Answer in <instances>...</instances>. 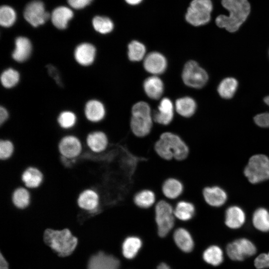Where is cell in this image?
<instances>
[{"label": "cell", "mask_w": 269, "mask_h": 269, "mask_svg": "<svg viewBox=\"0 0 269 269\" xmlns=\"http://www.w3.org/2000/svg\"><path fill=\"white\" fill-rule=\"evenodd\" d=\"M222 6L229 11V15L221 14L216 19V23L230 32L238 30L250 14L251 6L248 0H222Z\"/></svg>", "instance_id": "6da1fadb"}, {"label": "cell", "mask_w": 269, "mask_h": 269, "mask_svg": "<svg viewBox=\"0 0 269 269\" xmlns=\"http://www.w3.org/2000/svg\"><path fill=\"white\" fill-rule=\"evenodd\" d=\"M156 153L161 158L169 160H183L187 157L189 148L178 135L171 132L162 133L154 145Z\"/></svg>", "instance_id": "7a4b0ae2"}, {"label": "cell", "mask_w": 269, "mask_h": 269, "mask_svg": "<svg viewBox=\"0 0 269 269\" xmlns=\"http://www.w3.org/2000/svg\"><path fill=\"white\" fill-rule=\"evenodd\" d=\"M44 240L61 257H66L71 254L78 243L77 239L68 229L62 230L47 229L44 233Z\"/></svg>", "instance_id": "3957f363"}, {"label": "cell", "mask_w": 269, "mask_h": 269, "mask_svg": "<svg viewBox=\"0 0 269 269\" xmlns=\"http://www.w3.org/2000/svg\"><path fill=\"white\" fill-rule=\"evenodd\" d=\"M130 126L133 134L138 137L148 135L152 129V118L149 105L143 101L135 103L132 109Z\"/></svg>", "instance_id": "277c9868"}, {"label": "cell", "mask_w": 269, "mask_h": 269, "mask_svg": "<svg viewBox=\"0 0 269 269\" xmlns=\"http://www.w3.org/2000/svg\"><path fill=\"white\" fill-rule=\"evenodd\" d=\"M248 180L256 184L269 179V158L262 154H256L249 160L244 169Z\"/></svg>", "instance_id": "5b68a950"}, {"label": "cell", "mask_w": 269, "mask_h": 269, "mask_svg": "<svg viewBox=\"0 0 269 269\" xmlns=\"http://www.w3.org/2000/svg\"><path fill=\"white\" fill-rule=\"evenodd\" d=\"M213 5L211 0H193L187 8L185 19L193 26H201L210 20Z\"/></svg>", "instance_id": "8992f818"}, {"label": "cell", "mask_w": 269, "mask_h": 269, "mask_svg": "<svg viewBox=\"0 0 269 269\" xmlns=\"http://www.w3.org/2000/svg\"><path fill=\"white\" fill-rule=\"evenodd\" d=\"M155 215L158 234L161 237H164L174 226V209L166 201L160 200L155 205Z\"/></svg>", "instance_id": "52a82bcc"}, {"label": "cell", "mask_w": 269, "mask_h": 269, "mask_svg": "<svg viewBox=\"0 0 269 269\" xmlns=\"http://www.w3.org/2000/svg\"><path fill=\"white\" fill-rule=\"evenodd\" d=\"M182 78L187 86L194 88H201L207 83L208 79L206 71L195 61H188L184 65Z\"/></svg>", "instance_id": "ba28073f"}, {"label": "cell", "mask_w": 269, "mask_h": 269, "mask_svg": "<svg viewBox=\"0 0 269 269\" xmlns=\"http://www.w3.org/2000/svg\"><path fill=\"white\" fill-rule=\"evenodd\" d=\"M83 143L81 139L73 134H67L62 137L57 143V150L61 158L75 161L82 154Z\"/></svg>", "instance_id": "9c48e42d"}, {"label": "cell", "mask_w": 269, "mask_h": 269, "mask_svg": "<svg viewBox=\"0 0 269 269\" xmlns=\"http://www.w3.org/2000/svg\"><path fill=\"white\" fill-rule=\"evenodd\" d=\"M256 252L255 245L246 238L238 239L226 247L227 254L233 261H243L247 257L254 255Z\"/></svg>", "instance_id": "30bf717a"}, {"label": "cell", "mask_w": 269, "mask_h": 269, "mask_svg": "<svg viewBox=\"0 0 269 269\" xmlns=\"http://www.w3.org/2000/svg\"><path fill=\"white\" fill-rule=\"evenodd\" d=\"M26 20L34 27L44 24L50 15L45 9L43 3L40 0H33L26 6L24 11Z\"/></svg>", "instance_id": "8fae6325"}, {"label": "cell", "mask_w": 269, "mask_h": 269, "mask_svg": "<svg viewBox=\"0 0 269 269\" xmlns=\"http://www.w3.org/2000/svg\"><path fill=\"white\" fill-rule=\"evenodd\" d=\"M76 204L80 209L90 213H95L99 209L100 195L95 189L91 188L84 189L78 194Z\"/></svg>", "instance_id": "7c38bea8"}, {"label": "cell", "mask_w": 269, "mask_h": 269, "mask_svg": "<svg viewBox=\"0 0 269 269\" xmlns=\"http://www.w3.org/2000/svg\"><path fill=\"white\" fill-rule=\"evenodd\" d=\"M44 178V174L41 170L34 165L24 168L20 175L23 186L29 190L38 189L42 185Z\"/></svg>", "instance_id": "4fadbf2b"}, {"label": "cell", "mask_w": 269, "mask_h": 269, "mask_svg": "<svg viewBox=\"0 0 269 269\" xmlns=\"http://www.w3.org/2000/svg\"><path fill=\"white\" fill-rule=\"evenodd\" d=\"M167 62L166 58L158 52L148 53L144 58L145 70L154 75L163 73L166 69Z\"/></svg>", "instance_id": "5bb4252c"}, {"label": "cell", "mask_w": 269, "mask_h": 269, "mask_svg": "<svg viewBox=\"0 0 269 269\" xmlns=\"http://www.w3.org/2000/svg\"><path fill=\"white\" fill-rule=\"evenodd\" d=\"M85 143L91 152L94 153H100L107 149L109 145V140L105 133L96 131L87 134L85 138Z\"/></svg>", "instance_id": "9a60e30c"}, {"label": "cell", "mask_w": 269, "mask_h": 269, "mask_svg": "<svg viewBox=\"0 0 269 269\" xmlns=\"http://www.w3.org/2000/svg\"><path fill=\"white\" fill-rule=\"evenodd\" d=\"M119 261L114 257L100 252L89 260L88 269H119Z\"/></svg>", "instance_id": "2e32d148"}, {"label": "cell", "mask_w": 269, "mask_h": 269, "mask_svg": "<svg viewBox=\"0 0 269 269\" xmlns=\"http://www.w3.org/2000/svg\"><path fill=\"white\" fill-rule=\"evenodd\" d=\"M174 116L173 105L168 98H163L158 106V110L153 116V120L157 123L167 125L172 121Z\"/></svg>", "instance_id": "e0dca14e"}, {"label": "cell", "mask_w": 269, "mask_h": 269, "mask_svg": "<svg viewBox=\"0 0 269 269\" xmlns=\"http://www.w3.org/2000/svg\"><path fill=\"white\" fill-rule=\"evenodd\" d=\"M10 200L12 205L17 209L24 210L27 208L32 201L30 190L23 185L16 187L12 191Z\"/></svg>", "instance_id": "ac0fdd59"}, {"label": "cell", "mask_w": 269, "mask_h": 269, "mask_svg": "<svg viewBox=\"0 0 269 269\" xmlns=\"http://www.w3.org/2000/svg\"><path fill=\"white\" fill-rule=\"evenodd\" d=\"M206 202L213 207L223 205L227 199V195L224 189L218 186L206 187L203 190Z\"/></svg>", "instance_id": "d6986e66"}, {"label": "cell", "mask_w": 269, "mask_h": 269, "mask_svg": "<svg viewBox=\"0 0 269 269\" xmlns=\"http://www.w3.org/2000/svg\"><path fill=\"white\" fill-rule=\"evenodd\" d=\"M96 51L95 47L92 44L88 43H81L75 48L74 51L75 60L81 65H90L94 61Z\"/></svg>", "instance_id": "ffe728a7"}, {"label": "cell", "mask_w": 269, "mask_h": 269, "mask_svg": "<svg viewBox=\"0 0 269 269\" xmlns=\"http://www.w3.org/2000/svg\"><path fill=\"white\" fill-rule=\"evenodd\" d=\"M246 221V215L242 208L232 206L227 209L225 223L230 229H236L242 227Z\"/></svg>", "instance_id": "44dd1931"}, {"label": "cell", "mask_w": 269, "mask_h": 269, "mask_svg": "<svg viewBox=\"0 0 269 269\" xmlns=\"http://www.w3.org/2000/svg\"><path fill=\"white\" fill-rule=\"evenodd\" d=\"M31 50L32 45L30 40L25 37H18L15 41V48L12 53V58L17 62H24L29 58Z\"/></svg>", "instance_id": "7402d4cb"}, {"label": "cell", "mask_w": 269, "mask_h": 269, "mask_svg": "<svg viewBox=\"0 0 269 269\" xmlns=\"http://www.w3.org/2000/svg\"><path fill=\"white\" fill-rule=\"evenodd\" d=\"M143 87L146 95L154 100L159 99L164 90L163 82L155 75L147 78L143 82Z\"/></svg>", "instance_id": "603a6c76"}, {"label": "cell", "mask_w": 269, "mask_h": 269, "mask_svg": "<svg viewBox=\"0 0 269 269\" xmlns=\"http://www.w3.org/2000/svg\"><path fill=\"white\" fill-rule=\"evenodd\" d=\"M105 114L104 106L98 100H90L85 106V115L90 122L97 123L101 121L104 118Z\"/></svg>", "instance_id": "cb8c5ba5"}, {"label": "cell", "mask_w": 269, "mask_h": 269, "mask_svg": "<svg viewBox=\"0 0 269 269\" xmlns=\"http://www.w3.org/2000/svg\"><path fill=\"white\" fill-rule=\"evenodd\" d=\"M73 16V12L71 9L66 6H59L52 11L51 20L56 27L63 29L67 27L68 23Z\"/></svg>", "instance_id": "d4e9b609"}, {"label": "cell", "mask_w": 269, "mask_h": 269, "mask_svg": "<svg viewBox=\"0 0 269 269\" xmlns=\"http://www.w3.org/2000/svg\"><path fill=\"white\" fill-rule=\"evenodd\" d=\"M183 185L178 179L175 178L166 179L163 183L161 190L163 194L169 199H175L183 193Z\"/></svg>", "instance_id": "484cf974"}, {"label": "cell", "mask_w": 269, "mask_h": 269, "mask_svg": "<svg viewBox=\"0 0 269 269\" xmlns=\"http://www.w3.org/2000/svg\"><path fill=\"white\" fill-rule=\"evenodd\" d=\"M173 238L175 243L182 251L190 252L192 250L193 241L189 233L185 229H176L174 233Z\"/></svg>", "instance_id": "4316f807"}, {"label": "cell", "mask_w": 269, "mask_h": 269, "mask_svg": "<svg viewBox=\"0 0 269 269\" xmlns=\"http://www.w3.org/2000/svg\"><path fill=\"white\" fill-rule=\"evenodd\" d=\"M196 107L195 100L189 97L179 98L175 102V109L177 112L185 118L191 117L195 113Z\"/></svg>", "instance_id": "83f0119b"}, {"label": "cell", "mask_w": 269, "mask_h": 269, "mask_svg": "<svg viewBox=\"0 0 269 269\" xmlns=\"http://www.w3.org/2000/svg\"><path fill=\"white\" fill-rule=\"evenodd\" d=\"M195 208L193 204L187 201H180L174 209L175 217L183 221L191 219L194 216Z\"/></svg>", "instance_id": "f1b7e54d"}, {"label": "cell", "mask_w": 269, "mask_h": 269, "mask_svg": "<svg viewBox=\"0 0 269 269\" xmlns=\"http://www.w3.org/2000/svg\"><path fill=\"white\" fill-rule=\"evenodd\" d=\"M253 224L257 230L267 232L269 231V212L264 208H259L254 213Z\"/></svg>", "instance_id": "f546056e"}, {"label": "cell", "mask_w": 269, "mask_h": 269, "mask_svg": "<svg viewBox=\"0 0 269 269\" xmlns=\"http://www.w3.org/2000/svg\"><path fill=\"white\" fill-rule=\"evenodd\" d=\"M156 196L154 192L149 189H143L137 192L134 197V202L137 207L147 209L155 202Z\"/></svg>", "instance_id": "4dcf8cb0"}, {"label": "cell", "mask_w": 269, "mask_h": 269, "mask_svg": "<svg viewBox=\"0 0 269 269\" xmlns=\"http://www.w3.org/2000/svg\"><path fill=\"white\" fill-rule=\"evenodd\" d=\"M238 86L237 80L232 77L224 79L218 85L217 91L219 95L224 99L232 98Z\"/></svg>", "instance_id": "1f68e13d"}, {"label": "cell", "mask_w": 269, "mask_h": 269, "mask_svg": "<svg viewBox=\"0 0 269 269\" xmlns=\"http://www.w3.org/2000/svg\"><path fill=\"white\" fill-rule=\"evenodd\" d=\"M203 258L207 263L214 266H217L223 262L224 254L220 247L213 245L208 247L204 252Z\"/></svg>", "instance_id": "d6a6232c"}, {"label": "cell", "mask_w": 269, "mask_h": 269, "mask_svg": "<svg viewBox=\"0 0 269 269\" xmlns=\"http://www.w3.org/2000/svg\"><path fill=\"white\" fill-rule=\"evenodd\" d=\"M141 246V240L136 237L127 238L123 243L122 252L124 257L128 259L134 258Z\"/></svg>", "instance_id": "836d02e7"}, {"label": "cell", "mask_w": 269, "mask_h": 269, "mask_svg": "<svg viewBox=\"0 0 269 269\" xmlns=\"http://www.w3.org/2000/svg\"><path fill=\"white\" fill-rule=\"evenodd\" d=\"M145 53L146 48L140 42L134 40L128 45V57L132 61H140L144 57Z\"/></svg>", "instance_id": "e575fe53"}, {"label": "cell", "mask_w": 269, "mask_h": 269, "mask_svg": "<svg viewBox=\"0 0 269 269\" xmlns=\"http://www.w3.org/2000/svg\"><path fill=\"white\" fill-rule=\"evenodd\" d=\"M93 26L95 30L102 34L111 32L114 28L113 21L108 17L96 16L92 21Z\"/></svg>", "instance_id": "d590c367"}, {"label": "cell", "mask_w": 269, "mask_h": 269, "mask_svg": "<svg viewBox=\"0 0 269 269\" xmlns=\"http://www.w3.org/2000/svg\"><path fill=\"white\" fill-rule=\"evenodd\" d=\"M19 80L18 72L12 68L5 70L0 76L1 83L4 87L6 88H10L15 86Z\"/></svg>", "instance_id": "8d00e7d4"}, {"label": "cell", "mask_w": 269, "mask_h": 269, "mask_svg": "<svg viewBox=\"0 0 269 269\" xmlns=\"http://www.w3.org/2000/svg\"><path fill=\"white\" fill-rule=\"evenodd\" d=\"M16 20V13L9 6L2 5L0 9V24L5 27L12 26Z\"/></svg>", "instance_id": "74e56055"}, {"label": "cell", "mask_w": 269, "mask_h": 269, "mask_svg": "<svg viewBox=\"0 0 269 269\" xmlns=\"http://www.w3.org/2000/svg\"><path fill=\"white\" fill-rule=\"evenodd\" d=\"M15 145L9 139H1L0 140V159L6 161L13 156L15 152Z\"/></svg>", "instance_id": "f35d334b"}, {"label": "cell", "mask_w": 269, "mask_h": 269, "mask_svg": "<svg viewBox=\"0 0 269 269\" xmlns=\"http://www.w3.org/2000/svg\"><path fill=\"white\" fill-rule=\"evenodd\" d=\"M77 117L75 114L71 111H63L61 113L58 118L57 122L63 129L69 130L76 125Z\"/></svg>", "instance_id": "ab89813d"}, {"label": "cell", "mask_w": 269, "mask_h": 269, "mask_svg": "<svg viewBox=\"0 0 269 269\" xmlns=\"http://www.w3.org/2000/svg\"><path fill=\"white\" fill-rule=\"evenodd\" d=\"M255 267L258 269H265L269 268V255L268 253L260 254L254 261Z\"/></svg>", "instance_id": "60d3db41"}, {"label": "cell", "mask_w": 269, "mask_h": 269, "mask_svg": "<svg viewBox=\"0 0 269 269\" xmlns=\"http://www.w3.org/2000/svg\"><path fill=\"white\" fill-rule=\"evenodd\" d=\"M255 123L262 128L269 127V113L258 114L254 117Z\"/></svg>", "instance_id": "b9f144b4"}, {"label": "cell", "mask_w": 269, "mask_h": 269, "mask_svg": "<svg viewBox=\"0 0 269 269\" xmlns=\"http://www.w3.org/2000/svg\"><path fill=\"white\" fill-rule=\"evenodd\" d=\"M46 67L50 76L53 78L58 85L61 86L62 85V82L59 72L56 68L52 65H48Z\"/></svg>", "instance_id": "7bdbcfd3"}, {"label": "cell", "mask_w": 269, "mask_h": 269, "mask_svg": "<svg viewBox=\"0 0 269 269\" xmlns=\"http://www.w3.org/2000/svg\"><path fill=\"white\" fill-rule=\"evenodd\" d=\"M69 4L74 8L81 9L89 4L92 0H67Z\"/></svg>", "instance_id": "ee69618b"}, {"label": "cell", "mask_w": 269, "mask_h": 269, "mask_svg": "<svg viewBox=\"0 0 269 269\" xmlns=\"http://www.w3.org/2000/svg\"><path fill=\"white\" fill-rule=\"evenodd\" d=\"M8 113L5 108L1 106L0 108V124L2 125L7 120Z\"/></svg>", "instance_id": "f6af8a7d"}, {"label": "cell", "mask_w": 269, "mask_h": 269, "mask_svg": "<svg viewBox=\"0 0 269 269\" xmlns=\"http://www.w3.org/2000/svg\"><path fill=\"white\" fill-rule=\"evenodd\" d=\"M0 269H8V265L4 257L0 254Z\"/></svg>", "instance_id": "bcb514c9"}, {"label": "cell", "mask_w": 269, "mask_h": 269, "mask_svg": "<svg viewBox=\"0 0 269 269\" xmlns=\"http://www.w3.org/2000/svg\"><path fill=\"white\" fill-rule=\"evenodd\" d=\"M127 3L131 5H136L141 2L142 0H125Z\"/></svg>", "instance_id": "7dc6e473"}, {"label": "cell", "mask_w": 269, "mask_h": 269, "mask_svg": "<svg viewBox=\"0 0 269 269\" xmlns=\"http://www.w3.org/2000/svg\"><path fill=\"white\" fill-rule=\"evenodd\" d=\"M157 269H170L166 264L164 263H161L157 267Z\"/></svg>", "instance_id": "c3c4849f"}, {"label": "cell", "mask_w": 269, "mask_h": 269, "mask_svg": "<svg viewBox=\"0 0 269 269\" xmlns=\"http://www.w3.org/2000/svg\"><path fill=\"white\" fill-rule=\"evenodd\" d=\"M264 102L267 105L269 106V96L265 98Z\"/></svg>", "instance_id": "681fc988"}, {"label": "cell", "mask_w": 269, "mask_h": 269, "mask_svg": "<svg viewBox=\"0 0 269 269\" xmlns=\"http://www.w3.org/2000/svg\"><path fill=\"white\" fill-rule=\"evenodd\" d=\"M269 255V252L268 253Z\"/></svg>", "instance_id": "f907efd6"}]
</instances>
